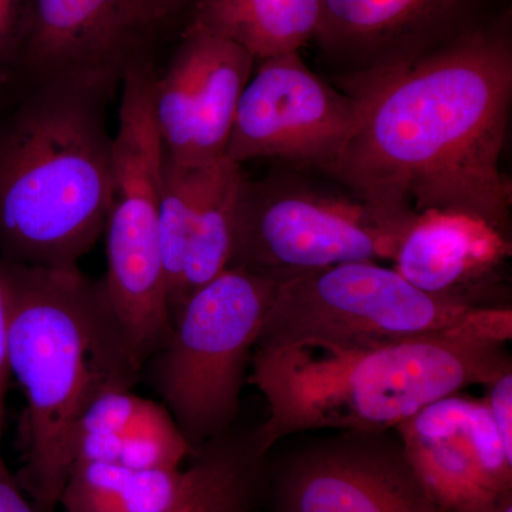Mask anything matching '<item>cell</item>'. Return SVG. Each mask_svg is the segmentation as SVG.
<instances>
[{
	"mask_svg": "<svg viewBox=\"0 0 512 512\" xmlns=\"http://www.w3.org/2000/svg\"><path fill=\"white\" fill-rule=\"evenodd\" d=\"M365 101L322 175L406 232L424 211L478 218L510 238L501 168L512 101L511 10L377 79L342 87Z\"/></svg>",
	"mask_w": 512,
	"mask_h": 512,
	"instance_id": "cell-1",
	"label": "cell"
},
{
	"mask_svg": "<svg viewBox=\"0 0 512 512\" xmlns=\"http://www.w3.org/2000/svg\"><path fill=\"white\" fill-rule=\"evenodd\" d=\"M8 359L26 396L25 464L18 478L43 512L59 507L73 470L77 424L100 396L130 390L143 365L107 298L103 279L77 266L0 259Z\"/></svg>",
	"mask_w": 512,
	"mask_h": 512,
	"instance_id": "cell-2",
	"label": "cell"
},
{
	"mask_svg": "<svg viewBox=\"0 0 512 512\" xmlns=\"http://www.w3.org/2000/svg\"><path fill=\"white\" fill-rule=\"evenodd\" d=\"M503 336L437 333L340 350L255 348L248 383L268 404L254 439L261 453L311 430H394L427 404L487 384L512 366Z\"/></svg>",
	"mask_w": 512,
	"mask_h": 512,
	"instance_id": "cell-3",
	"label": "cell"
},
{
	"mask_svg": "<svg viewBox=\"0 0 512 512\" xmlns=\"http://www.w3.org/2000/svg\"><path fill=\"white\" fill-rule=\"evenodd\" d=\"M110 97L83 83L29 84L0 109V259L70 268L104 234Z\"/></svg>",
	"mask_w": 512,
	"mask_h": 512,
	"instance_id": "cell-4",
	"label": "cell"
},
{
	"mask_svg": "<svg viewBox=\"0 0 512 512\" xmlns=\"http://www.w3.org/2000/svg\"><path fill=\"white\" fill-rule=\"evenodd\" d=\"M461 330L511 340V306L471 308L420 291L377 262H348L281 275L255 348L340 352Z\"/></svg>",
	"mask_w": 512,
	"mask_h": 512,
	"instance_id": "cell-5",
	"label": "cell"
},
{
	"mask_svg": "<svg viewBox=\"0 0 512 512\" xmlns=\"http://www.w3.org/2000/svg\"><path fill=\"white\" fill-rule=\"evenodd\" d=\"M279 281L281 275L225 269L175 309L167 342L147 360L154 389L194 450L228 433L237 416Z\"/></svg>",
	"mask_w": 512,
	"mask_h": 512,
	"instance_id": "cell-6",
	"label": "cell"
},
{
	"mask_svg": "<svg viewBox=\"0 0 512 512\" xmlns=\"http://www.w3.org/2000/svg\"><path fill=\"white\" fill-rule=\"evenodd\" d=\"M156 70L143 56L121 82L113 140V188L106 237L107 298L138 359L147 360L171 332L170 299L158 232L163 146L153 116Z\"/></svg>",
	"mask_w": 512,
	"mask_h": 512,
	"instance_id": "cell-7",
	"label": "cell"
},
{
	"mask_svg": "<svg viewBox=\"0 0 512 512\" xmlns=\"http://www.w3.org/2000/svg\"><path fill=\"white\" fill-rule=\"evenodd\" d=\"M276 168L261 180L242 175L228 268L291 275L362 261H393L406 232L365 202L329 191L301 171Z\"/></svg>",
	"mask_w": 512,
	"mask_h": 512,
	"instance_id": "cell-8",
	"label": "cell"
},
{
	"mask_svg": "<svg viewBox=\"0 0 512 512\" xmlns=\"http://www.w3.org/2000/svg\"><path fill=\"white\" fill-rule=\"evenodd\" d=\"M365 101L309 69L299 52L258 62L241 99L225 157L275 160L322 174L362 120Z\"/></svg>",
	"mask_w": 512,
	"mask_h": 512,
	"instance_id": "cell-9",
	"label": "cell"
},
{
	"mask_svg": "<svg viewBox=\"0 0 512 512\" xmlns=\"http://www.w3.org/2000/svg\"><path fill=\"white\" fill-rule=\"evenodd\" d=\"M389 431H340L293 454L274 476V512H446Z\"/></svg>",
	"mask_w": 512,
	"mask_h": 512,
	"instance_id": "cell-10",
	"label": "cell"
},
{
	"mask_svg": "<svg viewBox=\"0 0 512 512\" xmlns=\"http://www.w3.org/2000/svg\"><path fill=\"white\" fill-rule=\"evenodd\" d=\"M498 12L497 0H322L313 40L343 87L429 55Z\"/></svg>",
	"mask_w": 512,
	"mask_h": 512,
	"instance_id": "cell-11",
	"label": "cell"
},
{
	"mask_svg": "<svg viewBox=\"0 0 512 512\" xmlns=\"http://www.w3.org/2000/svg\"><path fill=\"white\" fill-rule=\"evenodd\" d=\"M256 60L244 47L205 30L184 28L153 83V116L164 156L187 167L225 158L239 99Z\"/></svg>",
	"mask_w": 512,
	"mask_h": 512,
	"instance_id": "cell-12",
	"label": "cell"
},
{
	"mask_svg": "<svg viewBox=\"0 0 512 512\" xmlns=\"http://www.w3.org/2000/svg\"><path fill=\"white\" fill-rule=\"evenodd\" d=\"M134 0H29L9 70L29 84L76 82L113 96L140 55Z\"/></svg>",
	"mask_w": 512,
	"mask_h": 512,
	"instance_id": "cell-13",
	"label": "cell"
},
{
	"mask_svg": "<svg viewBox=\"0 0 512 512\" xmlns=\"http://www.w3.org/2000/svg\"><path fill=\"white\" fill-rule=\"evenodd\" d=\"M394 430L421 483L444 511L458 512L512 490V450L484 399L450 394Z\"/></svg>",
	"mask_w": 512,
	"mask_h": 512,
	"instance_id": "cell-14",
	"label": "cell"
},
{
	"mask_svg": "<svg viewBox=\"0 0 512 512\" xmlns=\"http://www.w3.org/2000/svg\"><path fill=\"white\" fill-rule=\"evenodd\" d=\"M511 239L478 218L421 212L403 235L394 271L420 291L471 308H504Z\"/></svg>",
	"mask_w": 512,
	"mask_h": 512,
	"instance_id": "cell-15",
	"label": "cell"
},
{
	"mask_svg": "<svg viewBox=\"0 0 512 512\" xmlns=\"http://www.w3.org/2000/svg\"><path fill=\"white\" fill-rule=\"evenodd\" d=\"M322 0H197L184 28L231 40L256 63L299 52L318 30Z\"/></svg>",
	"mask_w": 512,
	"mask_h": 512,
	"instance_id": "cell-16",
	"label": "cell"
},
{
	"mask_svg": "<svg viewBox=\"0 0 512 512\" xmlns=\"http://www.w3.org/2000/svg\"><path fill=\"white\" fill-rule=\"evenodd\" d=\"M194 480L192 464L167 470H131L120 464H76L59 507L66 512H171Z\"/></svg>",
	"mask_w": 512,
	"mask_h": 512,
	"instance_id": "cell-17",
	"label": "cell"
},
{
	"mask_svg": "<svg viewBox=\"0 0 512 512\" xmlns=\"http://www.w3.org/2000/svg\"><path fill=\"white\" fill-rule=\"evenodd\" d=\"M242 175L244 171L241 165L227 157L208 165L173 312L192 292L228 268L234 244L235 205Z\"/></svg>",
	"mask_w": 512,
	"mask_h": 512,
	"instance_id": "cell-18",
	"label": "cell"
},
{
	"mask_svg": "<svg viewBox=\"0 0 512 512\" xmlns=\"http://www.w3.org/2000/svg\"><path fill=\"white\" fill-rule=\"evenodd\" d=\"M264 460L254 436L224 433L207 441L192 463L190 491L171 512H254L266 481Z\"/></svg>",
	"mask_w": 512,
	"mask_h": 512,
	"instance_id": "cell-19",
	"label": "cell"
},
{
	"mask_svg": "<svg viewBox=\"0 0 512 512\" xmlns=\"http://www.w3.org/2000/svg\"><path fill=\"white\" fill-rule=\"evenodd\" d=\"M164 153V151H163ZM207 167H187L163 156L158 204V232L168 285L171 315L181 279L192 222L200 202Z\"/></svg>",
	"mask_w": 512,
	"mask_h": 512,
	"instance_id": "cell-20",
	"label": "cell"
},
{
	"mask_svg": "<svg viewBox=\"0 0 512 512\" xmlns=\"http://www.w3.org/2000/svg\"><path fill=\"white\" fill-rule=\"evenodd\" d=\"M194 451L171 413L144 399L137 416L121 437L117 464L131 470L181 468Z\"/></svg>",
	"mask_w": 512,
	"mask_h": 512,
	"instance_id": "cell-21",
	"label": "cell"
},
{
	"mask_svg": "<svg viewBox=\"0 0 512 512\" xmlns=\"http://www.w3.org/2000/svg\"><path fill=\"white\" fill-rule=\"evenodd\" d=\"M28 9L29 0H0V73L15 60Z\"/></svg>",
	"mask_w": 512,
	"mask_h": 512,
	"instance_id": "cell-22",
	"label": "cell"
},
{
	"mask_svg": "<svg viewBox=\"0 0 512 512\" xmlns=\"http://www.w3.org/2000/svg\"><path fill=\"white\" fill-rule=\"evenodd\" d=\"M485 403L504 443L512 450V366L485 384Z\"/></svg>",
	"mask_w": 512,
	"mask_h": 512,
	"instance_id": "cell-23",
	"label": "cell"
},
{
	"mask_svg": "<svg viewBox=\"0 0 512 512\" xmlns=\"http://www.w3.org/2000/svg\"><path fill=\"white\" fill-rule=\"evenodd\" d=\"M197 0H134L141 32L158 28L164 23L188 15Z\"/></svg>",
	"mask_w": 512,
	"mask_h": 512,
	"instance_id": "cell-24",
	"label": "cell"
},
{
	"mask_svg": "<svg viewBox=\"0 0 512 512\" xmlns=\"http://www.w3.org/2000/svg\"><path fill=\"white\" fill-rule=\"evenodd\" d=\"M0 512H43L20 487L0 450Z\"/></svg>",
	"mask_w": 512,
	"mask_h": 512,
	"instance_id": "cell-25",
	"label": "cell"
},
{
	"mask_svg": "<svg viewBox=\"0 0 512 512\" xmlns=\"http://www.w3.org/2000/svg\"><path fill=\"white\" fill-rule=\"evenodd\" d=\"M10 377L8 359V308L5 292L0 284V444H2L3 420H5L6 392Z\"/></svg>",
	"mask_w": 512,
	"mask_h": 512,
	"instance_id": "cell-26",
	"label": "cell"
},
{
	"mask_svg": "<svg viewBox=\"0 0 512 512\" xmlns=\"http://www.w3.org/2000/svg\"><path fill=\"white\" fill-rule=\"evenodd\" d=\"M458 512H512V490L495 494L481 503L471 505Z\"/></svg>",
	"mask_w": 512,
	"mask_h": 512,
	"instance_id": "cell-27",
	"label": "cell"
}]
</instances>
